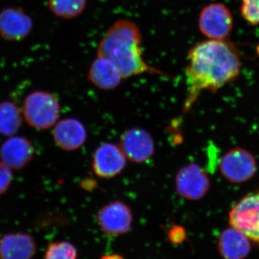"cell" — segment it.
<instances>
[{
	"label": "cell",
	"mask_w": 259,
	"mask_h": 259,
	"mask_svg": "<svg viewBox=\"0 0 259 259\" xmlns=\"http://www.w3.org/2000/svg\"><path fill=\"white\" fill-rule=\"evenodd\" d=\"M139 27L128 20H117L108 29L99 45L97 56L111 61L124 79L143 74L168 75L145 61Z\"/></svg>",
	"instance_id": "obj_2"
},
{
	"label": "cell",
	"mask_w": 259,
	"mask_h": 259,
	"mask_svg": "<svg viewBox=\"0 0 259 259\" xmlns=\"http://www.w3.org/2000/svg\"><path fill=\"white\" fill-rule=\"evenodd\" d=\"M49 8L56 16L71 19L79 16L87 5V0H49Z\"/></svg>",
	"instance_id": "obj_18"
},
{
	"label": "cell",
	"mask_w": 259,
	"mask_h": 259,
	"mask_svg": "<svg viewBox=\"0 0 259 259\" xmlns=\"http://www.w3.org/2000/svg\"><path fill=\"white\" fill-rule=\"evenodd\" d=\"M60 110L57 98L48 92H33L24 101V117L34 128L46 130L55 125Z\"/></svg>",
	"instance_id": "obj_3"
},
{
	"label": "cell",
	"mask_w": 259,
	"mask_h": 259,
	"mask_svg": "<svg viewBox=\"0 0 259 259\" xmlns=\"http://www.w3.org/2000/svg\"><path fill=\"white\" fill-rule=\"evenodd\" d=\"M119 146L130 161L141 163L151 159L155 152V143L146 130L133 127L120 137Z\"/></svg>",
	"instance_id": "obj_9"
},
{
	"label": "cell",
	"mask_w": 259,
	"mask_h": 259,
	"mask_svg": "<svg viewBox=\"0 0 259 259\" xmlns=\"http://www.w3.org/2000/svg\"><path fill=\"white\" fill-rule=\"evenodd\" d=\"M88 79L97 88L111 90L117 88L124 78L111 61L97 56L89 70Z\"/></svg>",
	"instance_id": "obj_15"
},
{
	"label": "cell",
	"mask_w": 259,
	"mask_h": 259,
	"mask_svg": "<svg viewBox=\"0 0 259 259\" xmlns=\"http://www.w3.org/2000/svg\"><path fill=\"white\" fill-rule=\"evenodd\" d=\"M229 222L248 239L259 243V194L241 199L231 209Z\"/></svg>",
	"instance_id": "obj_4"
},
{
	"label": "cell",
	"mask_w": 259,
	"mask_h": 259,
	"mask_svg": "<svg viewBox=\"0 0 259 259\" xmlns=\"http://www.w3.org/2000/svg\"><path fill=\"white\" fill-rule=\"evenodd\" d=\"M175 185L177 193L181 197L190 200H197L207 193L209 181L203 168L195 163H191L178 171Z\"/></svg>",
	"instance_id": "obj_8"
},
{
	"label": "cell",
	"mask_w": 259,
	"mask_h": 259,
	"mask_svg": "<svg viewBox=\"0 0 259 259\" xmlns=\"http://www.w3.org/2000/svg\"><path fill=\"white\" fill-rule=\"evenodd\" d=\"M97 222L104 233L110 236L125 234L131 229L133 214L122 201H113L99 210Z\"/></svg>",
	"instance_id": "obj_7"
},
{
	"label": "cell",
	"mask_w": 259,
	"mask_h": 259,
	"mask_svg": "<svg viewBox=\"0 0 259 259\" xmlns=\"http://www.w3.org/2000/svg\"><path fill=\"white\" fill-rule=\"evenodd\" d=\"M102 259H124L122 256H120V255L117 254H112V255H105V256L102 257Z\"/></svg>",
	"instance_id": "obj_23"
},
{
	"label": "cell",
	"mask_w": 259,
	"mask_h": 259,
	"mask_svg": "<svg viewBox=\"0 0 259 259\" xmlns=\"http://www.w3.org/2000/svg\"><path fill=\"white\" fill-rule=\"evenodd\" d=\"M32 28L31 18L22 10L7 8L0 13V35L6 40H23Z\"/></svg>",
	"instance_id": "obj_12"
},
{
	"label": "cell",
	"mask_w": 259,
	"mask_h": 259,
	"mask_svg": "<svg viewBox=\"0 0 259 259\" xmlns=\"http://www.w3.org/2000/svg\"><path fill=\"white\" fill-rule=\"evenodd\" d=\"M220 169L225 178L233 183L246 182L256 171V162L251 153L242 148H235L224 155Z\"/></svg>",
	"instance_id": "obj_6"
},
{
	"label": "cell",
	"mask_w": 259,
	"mask_h": 259,
	"mask_svg": "<svg viewBox=\"0 0 259 259\" xmlns=\"http://www.w3.org/2000/svg\"><path fill=\"white\" fill-rule=\"evenodd\" d=\"M36 248L35 240L30 235L9 233L0 240V259H32Z\"/></svg>",
	"instance_id": "obj_14"
},
{
	"label": "cell",
	"mask_w": 259,
	"mask_h": 259,
	"mask_svg": "<svg viewBox=\"0 0 259 259\" xmlns=\"http://www.w3.org/2000/svg\"><path fill=\"white\" fill-rule=\"evenodd\" d=\"M185 236V231L180 227H173L169 232L170 240L174 243H179L183 241Z\"/></svg>",
	"instance_id": "obj_22"
},
{
	"label": "cell",
	"mask_w": 259,
	"mask_h": 259,
	"mask_svg": "<svg viewBox=\"0 0 259 259\" xmlns=\"http://www.w3.org/2000/svg\"><path fill=\"white\" fill-rule=\"evenodd\" d=\"M53 138L58 147L64 151H73L85 144L88 133L84 125L77 119L66 118L56 124Z\"/></svg>",
	"instance_id": "obj_11"
},
{
	"label": "cell",
	"mask_w": 259,
	"mask_h": 259,
	"mask_svg": "<svg viewBox=\"0 0 259 259\" xmlns=\"http://www.w3.org/2000/svg\"><path fill=\"white\" fill-rule=\"evenodd\" d=\"M241 61L236 49L226 40L197 42L189 51L185 70L187 93L183 111H189L204 90L216 92L238 77Z\"/></svg>",
	"instance_id": "obj_1"
},
{
	"label": "cell",
	"mask_w": 259,
	"mask_h": 259,
	"mask_svg": "<svg viewBox=\"0 0 259 259\" xmlns=\"http://www.w3.org/2000/svg\"><path fill=\"white\" fill-rule=\"evenodd\" d=\"M127 159L119 145L105 143L100 145L94 153L93 171L101 178H113L123 171Z\"/></svg>",
	"instance_id": "obj_10"
},
{
	"label": "cell",
	"mask_w": 259,
	"mask_h": 259,
	"mask_svg": "<svg viewBox=\"0 0 259 259\" xmlns=\"http://www.w3.org/2000/svg\"><path fill=\"white\" fill-rule=\"evenodd\" d=\"M199 30L210 40H226L233 26L231 11L221 3L206 5L199 15Z\"/></svg>",
	"instance_id": "obj_5"
},
{
	"label": "cell",
	"mask_w": 259,
	"mask_h": 259,
	"mask_svg": "<svg viewBox=\"0 0 259 259\" xmlns=\"http://www.w3.org/2000/svg\"><path fill=\"white\" fill-rule=\"evenodd\" d=\"M219 250L226 259H243L249 253V239L236 228H228L219 238Z\"/></svg>",
	"instance_id": "obj_16"
},
{
	"label": "cell",
	"mask_w": 259,
	"mask_h": 259,
	"mask_svg": "<svg viewBox=\"0 0 259 259\" xmlns=\"http://www.w3.org/2000/svg\"><path fill=\"white\" fill-rule=\"evenodd\" d=\"M22 120L21 113L14 102L0 103V134L13 136L20 129Z\"/></svg>",
	"instance_id": "obj_17"
},
{
	"label": "cell",
	"mask_w": 259,
	"mask_h": 259,
	"mask_svg": "<svg viewBox=\"0 0 259 259\" xmlns=\"http://www.w3.org/2000/svg\"><path fill=\"white\" fill-rule=\"evenodd\" d=\"M12 180L13 172L11 168L5 164L4 162H0V196L9 189Z\"/></svg>",
	"instance_id": "obj_21"
},
{
	"label": "cell",
	"mask_w": 259,
	"mask_h": 259,
	"mask_svg": "<svg viewBox=\"0 0 259 259\" xmlns=\"http://www.w3.org/2000/svg\"><path fill=\"white\" fill-rule=\"evenodd\" d=\"M241 13L247 23L259 25V0H241Z\"/></svg>",
	"instance_id": "obj_20"
},
{
	"label": "cell",
	"mask_w": 259,
	"mask_h": 259,
	"mask_svg": "<svg viewBox=\"0 0 259 259\" xmlns=\"http://www.w3.org/2000/svg\"><path fill=\"white\" fill-rule=\"evenodd\" d=\"M35 154V148L28 139L15 136L7 140L2 146L0 155L5 164L12 169H22L28 166Z\"/></svg>",
	"instance_id": "obj_13"
},
{
	"label": "cell",
	"mask_w": 259,
	"mask_h": 259,
	"mask_svg": "<svg viewBox=\"0 0 259 259\" xmlns=\"http://www.w3.org/2000/svg\"><path fill=\"white\" fill-rule=\"evenodd\" d=\"M77 252L71 243L54 242L48 246L44 259H76Z\"/></svg>",
	"instance_id": "obj_19"
}]
</instances>
